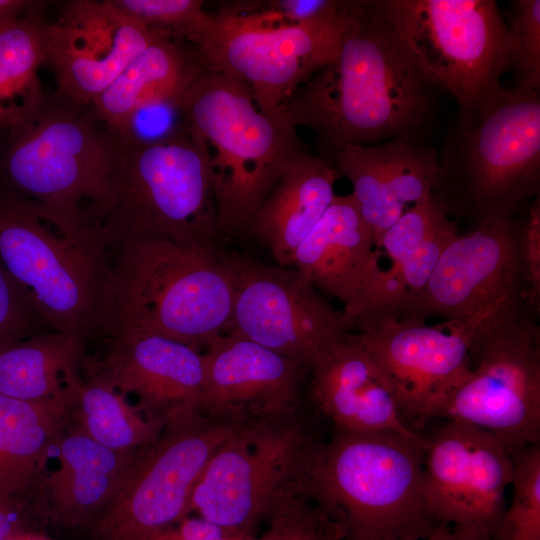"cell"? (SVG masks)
<instances>
[{"label":"cell","mask_w":540,"mask_h":540,"mask_svg":"<svg viewBox=\"0 0 540 540\" xmlns=\"http://www.w3.org/2000/svg\"><path fill=\"white\" fill-rule=\"evenodd\" d=\"M437 89L378 0L360 1L335 58L285 106L297 127L313 132L319 157L331 165L345 145L427 144L439 112Z\"/></svg>","instance_id":"6da1fadb"},{"label":"cell","mask_w":540,"mask_h":540,"mask_svg":"<svg viewBox=\"0 0 540 540\" xmlns=\"http://www.w3.org/2000/svg\"><path fill=\"white\" fill-rule=\"evenodd\" d=\"M426 440L397 431H333L309 455L294 492L310 499L340 540H422L439 525L424 495Z\"/></svg>","instance_id":"7a4b0ae2"},{"label":"cell","mask_w":540,"mask_h":540,"mask_svg":"<svg viewBox=\"0 0 540 540\" xmlns=\"http://www.w3.org/2000/svg\"><path fill=\"white\" fill-rule=\"evenodd\" d=\"M0 262L51 329L86 341L104 332L113 251L89 219L1 186Z\"/></svg>","instance_id":"3957f363"},{"label":"cell","mask_w":540,"mask_h":540,"mask_svg":"<svg viewBox=\"0 0 540 540\" xmlns=\"http://www.w3.org/2000/svg\"><path fill=\"white\" fill-rule=\"evenodd\" d=\"M540 193L539 91L501 86L448 125L433 197L468 229L518 214Z\"/></svg>","instance_id":"277c9868"},{"label":"cell","mask_w":540,"mask_h":540,"mask_svg":"<svg viewBox=\"0 0 540 540\" xmlns=\"http://www.w3.org/2000/svg\"><path fill=\"white\" fill-rule=\"evenodd\" d=\"M180 109L209 171L218 234L249 228L287 165L307 153L286 106L261 110L244 83L206 69Z\"/></svg>","instance_id":"5b68a950"},{"label":"cell","mask_w":540,"mask_h":540,"mask_svg":"<svg viewBox=\"0 0 540 540\" xmlns=\"http://www.w3.org/2000/svg\"><path fill=\"white\" fill-rule=\"evenodd\" d=\"M114 295L103 333H146L198 350L230 323L233 283L216 245L135 240L113 249Z\"/></svg>","instance_id":"8992f818"},{"label":"cell","mask_w":540,"mask_h":540,"mask_svg":"<svg viewBox=\"0 0 540 540\" xmlns=\"http://www.w3.org/2000/svg\"><path fill=\"white\" fill-rule=\"evenodd\" d=\"M113 134L110 192L94 221L110 247L135 240L216 245L209 171L186 129L154 139Z\"/></svg>","instance_id":"52a82bcc"},{"label":"cell","mask_w":540,"mask_h":540,"mask_svg":"<svg viewBox=\"0 0 540 540\" xmlns=\"http://www.w3.org/2000/svg\"><path fill=\"white\" fill-rule=\"evenodd\" d=\"M359 4L342 17L310 23L292 22L270 2L235 4L208 13L186 39L206 69L241 81L269 111L335 58Z\"/></svg>","instance_id":"ba28073f"},{"label":"cell","mask_w":540,"mask_h":540,"mask_svg":"<svg viewBox=\"0 0 540 540\" xmlns=\"http://www.w3.org/2000/svg\"><path fill=\"white\" fill-rule=\"evenodd\" d=\"M316 439L304 406L250 418L216 450L198 480L189 510L246 538L294 492Z\"/></svg>","instance_id":"9c48e42d"},{"label":"cell","mask_w":540,"mask_h":540,"mask_svg":"<svg viewBox=\"0 0 540 540\" xmlns=\"http://www.w3.org/2000/svg\"><path fill=\"white\" fill-rule=\"evenodd\" d=\"M539 313L525 301L503 308L474 329L471 371L435 418L496 436L512 455L540 443Z\"/></svg>","instance_id":"30bf717a"},{"label":"cell","mask_w":540,"mask_h":540,"mask_svg":"<svg viewBox=\"0 0 540 540\" xmlns=\"http://www.w3.org/2000/svg\"><path fill=\"white\" fill-rule=\"evenodd\" d=\"M84 106L59 99L8 138L0 161L3 186L94 222L106 203L115 135Z\"/></svg>","instance_id":"8fae6325"},{"label":"cell","mask_w":540,"mask_h":540,"mask_svg":"<svg viewBox=\"0 0 540 540\" xmlns=\"http://www.w3.org/2000/svg\"><path fill=\"white\" fill-rule=\"evenodd\" d=\"M247 420L200 411L166 425L137 451L118 492L84 529L90 540H145L187 518L209 460Z\"/></svg>","instance_id":"7c38bea8"},{"label":"cell","mask_w":540,"mask_h":540,"mask_svg":"<svg viewBox=\"0 0 540 540\" xmlns=\"http://www.w3.org/2000/svg\"><path fill=\"white\" fill-rule=\"evenodd\" d=\"M431 80L458 108L472 107L502 86L513 42L494 0H378Z\"/></svg>","instance_id":"4fadbf2b"},{"label":"cell","mask_w":540,"mask_h":540,"mask_svg":"<svg viewBox=\"0 0 540 540\" xmlns=\"http://www.w3.org/2000/svg\"><path fill=\"white\" fill-rule=\"evenodd\" d=\"M223 253L233 283L226 331L288 357L309 371L351 332L343 311L325 301L296 269Z\"/></svg>","instance_id":"5bb4252c"},{"label":"cell","mask_w":540,"mask_h":540,"mask_svg":"<svg viewBox=\"0 0 540 540\" xmlns=\"http://www.w3.org/2000/svg\"><path fill=\"white\" fill-rule=\"evenodd\" d=\"M517 223L516 214L459 232L399 320L436 317L475 328L495 312L527 302L517 252Z\"/></svg>","instance_id":"9a60e30c"},{"label":"cell","mask_w":540,"mask_h":540,"mask_svg":"<svg viewBox=\"0 0 540 540\" xmlns=\"http://www.w3.org/2000/svg\"><path fill=\"white\" fill-rule=\"evenodd\" d=\"M475 328L453 321L431 325L405 319L363 325L355 333L387 375L405 421L416 431L435 418L469 376Z\"/></svg>","instance_id":"2e32d148"},{"label":"cell","mask_w":540,"mask_h":540,"mask_svg":"<svg viewBox=\"0 0 540 540\" xmlns=\"http://www.w3.org/2000/svg\"><path fill=\"white\" fill-rule=\"evenodd\" d=\"M424 438L423 488L432 516L440 524L493 532L513 478L504 444L482 428L453 420Z\"/></svg>","instance_id":"e0dca14e"},{"label":"cell","mask_w":540,"mask_h":540,"mask_svg":"<svg viewBox=\"0 0 540 540\" xmlns=\"http://www.w3.org/2000/svg\"><path fill=\"white\" fill-rule=\"evenodd\" d=\"M162 32L120 12L110 0L70 2L46 24L45 62L59 99L85 106Z\"/></svg>","instance_id":"ac0fdd59"},{"label":"cell","mask_w":540,"mask_h":540,"mask_svg":"<svg viewBox=\"0 0 540 540\" xmlns=\"http://www.w3.org/2000/svg\"><path fill=\"white\" fill-rule=\"evenodd\" d=\"M82 372L133 395L136 408L161 429L200 412L203 356L189 345L154 334H108L101 354L85 356Z\"/></svg>","instance_id":"d6986e66"},{"label":"cell","mask_w":540,"mask_h":540,"mask_svg":"<svg viewBox=\"0 0 540 540\" xmlns=\"http://www.w3.org/2000/svg\"><path fill=\"white\" fill-rule=\"evenodd\" d=\"M200 411L255 418L304 406L309 370L235 332L216 336L202 352Z\"/></svg>","instance_id":"ffe728a7"},{"label":"cell","mask_w":540,"mask_h":540,"mask_svg":"<svg viewBox=\"0 0 540 540\" xmlns=\"http://www.w3.org/2000/svg\"><path fill=\"white\" fill-rule=\"evenodd\" d=\"M307 393L333 431L420 435L405 421L390 380L353 331L310 369Z\"/></svg>","instance_id":"44dd1931"},{"label":"cell","mask_w":540,"mask_h":540,"mask_svg":"<svg viewBox=\"0 0 540 540\" xmlns=\"http://www.w3.org/2000/svg\"><path fill=\"white\" fill-rule=\"evenodd\" d=\"M331 165L346 177L376 248L385 231L411 206L433 193L438 155L428 144L389 141L345 145Z\"/></svg>","instance_id":"7402d4cb"},{"label":"cell","mask_w":540,"mask_h":540,"mask_svg":"<svg viewBox=\"0 0 540 540\" xmlns=\"http://www.w3.org/2000/svg\"><path fill=\"white\" fill-rule=\"evenodd\" d=\"M374 235L350 195H335L322 218L295 250L290 267L316 290L350 307L381 266Z\"/></svg>","instance_id":"603a6c76"},{"label":"cell","mask_w":540,"mask_h":540,"mask_svg":"<svg viewBox=\"0 0 540 540\" xmlns=\"http://www.w3.org/2000/svg\"><path fill=\"white\" fill-rule=\"evenodd\" d=\"M162 32L146 46L91 102V111L111 132L128 135L142 112L161 105H179L204 73L195 51Z\"/></svg>","instance_id":"cb8c5ba5"},{"label":"cell","mask_w":540,"mask_h":540,"mask_svg":"<svg viewBox=\"0 0 540 540\" xmlns=\"http://www.w3.org/2000/svg\"><path fill=\"white\" fill-rule=\"evenodd\" d=\"M56 446L59 466L43 481L49 522L85 529L118 492L139 449L112 450L66 427Z\"/></svg>","instance_id":"d4e9b609"},{"label":"cell","mask_w":540,"mask_h":540,"mask_svg":"<svg viewBox=\"0 0 540 540\" xmlns=\"http://www.w3.org/2000/svg\"><path fill=\"white\" fill-rule=\"evenodd\" d=\"M337 170L320 157L303 154L284 169L252 218L249 228L280 267L291 258L331 205Z\"/></svg>","instance_id":"484cf974"},{"label":"cell","mask_w":540,"mask_h":540,"mask_svg":"<svg viewBox=\"0 0 540 540\" xmlns=\"http://www.w3.org/2000/svg\"><path fill=\"white\" fill-rule=\"evenodd\" d=\"M73 397L22 401L0 395V502L43 489L47 456Z\"/></svg>","instance_id":"4316f807"},{"label":"cell","mask_w":540,"mask_h":540,"mask_svg":"<svg viewBox=\"0 0 540 540\" xmlns=\"http://www.w3.org/2000/svg\"><path fill=\"white\" fill-rule=\"evenodd\" d=\"M87 341L42 332L0 352V395L22 401L74 396L82 382Z\"/></svg>","instance_id":"83f0119b"},{"label":"cell","mask_w":540,"mask_h":540,"mask_svg":"<svg viewBox=\"0 0 540 540\" xmlns=\"http://www.w3.org/2000/svg\"><path fill=\"white\" fill-rule=\"evenodd\" d=\"M46 24L35 13L0 33V136L32 122L46 104L38 78L45 62Z\"/></svg>","instance_id":"f1b7e54d"},{"label":"cell","mask_w":540,"mask_h":540,"mask_svg":"<svg viewBox=\"0 0 540 540\" xmlns=\"http://www.w3.org/2000/svg\"><path fill=\"white\" fill-rule=\"evenodd\" d=\"M458 234V224L451 219L414 251L391 261L385 269L381 267L360 298L342 309L350 330L383 320H399L426 286L445 247Z\"/></svg>","instance_id":"f546056e"},{"label":"cell","mask_w":540,"mask_h":540,"mask_svg":"<svg viewBox=\"0 0 540 540\" xmlns=\"http://www.w3.org/2000/svg\"><path fill=\"white\" fill-rule=\"evenodd\" d=\"M82 378L67 412L66 428L118 451L137 450L158 438L162 429L125 396L98 380Z\"/></svg>","instance_id":"4dcf8cb0"},{"label":"cell","mask_w":540,"mask_h":540,"mask_svg":"<svg viewBox=\"0 0 540 540\" xmlns=\"http://www.w3.org/2000/svg\"><path fill=\"white\" fill-rule=\"evenodd\" d=\"M512 456V498L491 540H540V443Z\"/></svg>","instance_id":"1f68e13d"},{"label":"cell","mask_w":540,"mask_h":540,"mask_svg":"<svg viewBox=\"0 0 540 540\" xmlns=\"http://www.w3.org/2000/svg\"><path fill=\"white\" fill-rule=\"evenodd\" d=\"M244 540H340V537L310 499L293 492L276 505L260 536L253 534Z\"/></svg>","instance_id":"d6a6232c"},{"label":"cell","mask_w":540,"mask_h":540,"mask_svg":"<svg viewBox=\"0 0 540 540\" xmlns=\"http://www.w3.org/2000/svg\"><path fill=\"white\" fill-rule=\"evenodd\" d=\"M507 25L513 42L511 68L516 73V86L539 91L540 1H512Z\"/></svg>","instance_id":"836d02e7"},{"label":"cell","mask_w":540,"mask_h":540,"mask_svg":"<svg viewBox=\"0 0 540 540\" xmlns=\"http://www.w3.org/2000/svg\"><path fill=\"white\" fill-rule=\"evenodd\" d=\"M123 14L144 25L185 38L207 17L200 0H110Z\"/></svg>","instance_id":"e575fe53"},{"label":"cell","mask_w":540,"mask_h":540,"mask_svg":"<svg viewBox=\"0 0 540 540\" xmlns=\"http://www.w3.org/2000/svg\"><path fill=\"white\" fill-rule=\"evenodd\" d=\"M451 220L432 194L407 209L383 234L378 245L391 261L400 259L419 247L432 233Z\"/></svg>","instance_id":"d590c367"},{"label":"cell","mask_w":540,"mask_h":540,"mask_svg":"<svg viewBox=\"0 0 540 540\" xmlns=\"http://www.w3.org/2000/svg\"><path fill=\"white\" fill-rule=\"evenodd\" d=\"M43 328L51 327L0 262V352Z\"/></svg>","instance_id":"8d00e7d4"},{"label":"cell","mask_w":540,"mask_h":540,"mask_svg":"<svg viewBox=\"0 0 540 540\" xmlns=\"http://www.w3.org/2000/svg\"><path fill=\"white\" fill-rule=\"evenodd\" d=\"M517 252L529 306L540 312V197L517 214Z\"/></svg>","instance_id":"74e56055"},{"label":"cell","mask_w":540,"mask_h":540,"mask_svg":"<svg viewBox=\"0 0 540 540\" xmlns=\"http://www.w3.org/2000/svg\"><path fill=\"white\" fill-rule=\"evenodd\" d=\"M49 523L44 487L34 494L0 502V540L18 533L41 532Z\"/></svg>","instance_id":"f35d334b"},{"label":"cell","mask_w":540,"mask_h":540,"mask_svg":"<svg viewBox=\"0 0 540 540\" xmlns=\"http://www.w3.org/2000/svg\"><path fill=\"white\" fill-rule=\"evenodd\" d=\"M356 1L337 0H278L271 5L295 23L330 20L348 14Z\"/></svg>","instance_id":"ab89813d"},{"label":"cell","mask_w":540,"mask_h":540,"mask_svg":"<svg viewBox=\"0 0 540 540\" xmlns=\"http://www.w3.org/2000/svg\"><path fill=\"white\" fill-rule=\"evenodd\" d=\"M200 517L189 516L145 540H244Z\"/></svg>","instance_id":"60d3db41"},{"label":"cell","mask_w":540,"mask_h":540,"mask_svg":"<svg viewBox=\"0 0 540 540\" xmlns=\"http://www.w3.org/2000/svg\"><path fill=\"white\" fill-rule=\"evenodd\" d=\"M492 532L481 527H455L441 524L422 540H491Z\"/></svg>","instance_id":"b9f144b4"},{"label":"cell","mask_w":540,"mask_h":540,"mask_svg":"<svg viewBox=\"0 0 540 540\" xmlns=\"http://www.w3.org/2000/svg\"><path fill=\"white\" fill-rule=\"evenodd\" d=\"M38 4L27 0H0V33L14 22L30 14Z\"/></svg>","instance_id":"7bdbcfd3"},{"label":"cell","mask_w":540,"mask_h":540,"mask_svg":"<svg viewBox=\"0 0 540 540\" xmlns=\"http://www.w3.org/2000/svg\"><path fill=\"white\" fill-rule=\"evenodd\" d=\"M25 540H49L42 532H30Z\"/></svg>","instance_id":"ee69618b"},{"label":"cell","mask_w":540,"mask_h":540,"mask_svg":"<svg viewBox=\"0 0 540 540\" xmlns=\"http://www.w3.org/2000/svg\"><path fill=\"white\" fill-rule=\"evenodd\" d=\"M32 532H35V531H32ZM36 532H38V531H36ZM29 533L30 532L18 533V534L9 536V537H7V538H5L3 540H25Z\"/></svg>","instance_id":"f6af8a7d"}]
</instances>
